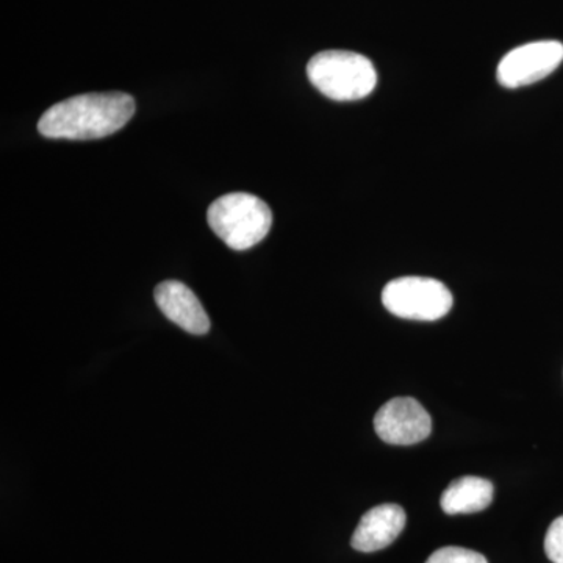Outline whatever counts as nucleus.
Segmentation results:
<instances>
[{"label": "nucleus", "mask_w": 563, "mask_h": 563, "mask_svg": "<svg viewBox=\"0 0 563 563\" xmlns=\"http://www.w3.org/2000/svg\"><path fill=\"white\" fill-rule=\"evenodd\" d=\"M563 62L561 41L548 40L515 47L499 62L498 80L503 87L520 88L547 79Z\"/></svg>", "instance_id": "obj_5"}, {"label": "nucleus", "mask_w": 563, "mask_h": 563, "mask_svg": "<svg viewBox=\"0 0 563 563\" xmlns=\"http://www.w3.org/2000/svg\"><path fill=\"white\" fill-rule=\"evenodd\" d=\"M426 563H488L483 554L465 548L446 547L437 550Z\"/></svg>", "instance_id": "obj_10"}, {"label": "nucleus", "mask_w": 563, "mask_h": 563, "mask_svg": "<svg viewBox=\"0 0 563 563\" xmlns=\"http://www.w3.org/2000/svg\"><path fill=\"white\" fill-rule=\"evenodd\" d=\"M211 231L233 251H246L272 231L273 213L257 196L231 192L221 196L207 211Z\"/></svg>", "instance_id": "obj_3"}, {"label": "nucleus", "mask_w": 563, "mask_h": 563, "mask_svg": "<svg viewBox=\"0 0 563 563\" xmlns=\"http://www.w3.org/2000/svg\"><path fill=\"white\" fill-rule=\"evenodd\" d=\"M314 88L332 101H361L372 95L377 73L369 58L350 51H324L307 65Z\"/></svg>", "instance_id": "obj_2"}, {"label": "nucleus", "mask_w": 563, "mask_h": 563, "mask_svg": "<svg viewBox=\"0 0 563 563\" xmlns=\"http://www.w3.org/2000/svg\"><path fill=\"white\" fill-rule=\"evenodd\" d=\"M453 302L450 288L431 277H399L388 282L383 291L385 309L404 320H442Z\"/></svg>", "instance_id": "obj_4"}, {"label": "nucleus", "mask_w": 563, "mask_h": 563, "mask_svg": "<svg viewBox=\"0 0 563 563\" xmlns=\"http://www.w3.org/2000/svg\"><path fill=\"white\" fill-rule=\"evenodd\" d=\"M495 487L484 477L465 476L455 479L443 492L442 509L448 515L477 514L487 509L493 501Z\"/></svg>", "instance_id": "obj_9"}, {"label": "nucleus", "mask_w": 563, "mask_h": 563, "mask_svg": "<svg viewBox=\"0 0 563 563\" xmlns=\"http://www.w3.org/2000/svg\"><path fill=\"white\" fill-rule=\"evenodd\" d=\"M374 429L383 442L410 446L428 439L432 418L413 398H393L374 417Z\"/></svg>", "instance_id": "obj_6"}, {"label": "nucleus", "mask_w": 563, "mask_h": 563, "mask_svg": "<svg viewBox=\"0 0 563 563\" xmlns=\"http://www.w3.org/2000/svg\"><path fill=\"white\" fill-rule=\"evenodd\" d=\"M135 114V101L125 92L74 96L44 111L38 132L46 139L99 140L121 131Z\"/></svg>", "instance_id": "obj_1"}, {"label": "nucleus", "mask_w": 563, "mask_h": 563, "mask_svg": "<svg viewBox=\"0 0 563 563\" xmlns=\"http://www.w3.org/2000/svg\"><path fill=\"white\" fill-rule=\"evenodd\" d=\"M406 512L398 504H383L368 510L352 533L351 544L361 553H376L390 547L406 528Z\"/></svg>", "instance_id": "obj_8"}, {"label": "nucleus", "mask_w": 563, "mask_h": 563, "mask_svg": "<svg viewBox=\"0 0 563 563\" xmlns=\"http://www.w3.org/2000/svg\"><path fill=\"white\" fill-rule=\"evenodd\" d=\"M154 298L163 314L185 332L192 335L209 333V314L187 285L177 280L162 282L155 287Z\"/></svg>", "instance_id": "obj_7"}, {"label": "nucleus", "mask_w": 563, "mask_h": 563, "mask_svg": "<svg viewBox=\"0 0 563 563\" xmlns=\"http://www.w3.org/2000/svg\"><path fill=\"white\" fill-rule=\"evenodd\" d=\"M544 551L553 563H563V515L548 529L544 537Z\"/></svg>", "instance_id": "obj_11"}]
</instances>
